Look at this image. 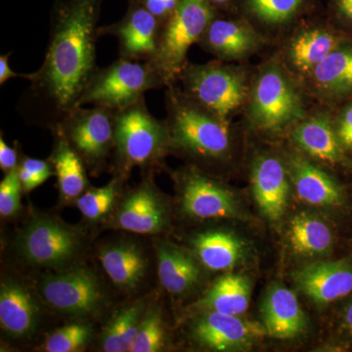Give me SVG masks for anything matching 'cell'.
Returning <instances> with one entry per match:
<instances>
[{"label":"cell","instance_id":"obj_20","mask_svg":"<svg viewBox=\"0 0 352 352\" xmlns=\"http://www.w3.org/2000/svg\"><path fill=\"white\" fill-rule=\"evenodd\" d=\"M265 333L261 324L214 311L201 315L192 327V335L199 344L217 351L250 346Z\"/></svg>","mask_w":352,"mask_h":352},{"label":"cell","instance_id":"obj_9","mask_svg":"<svg viewBox=\"0 0 352 352\" xmlns=\"http://www.w3.org/2000/svg\"><path fill=\"white\" fill-rule=\"evenodd\" d=\"M352 36L340 31L328 18L310 16L285 34L271 53L300 83L342 43Z\"/></svg>","mask_w":352,"mask_h":352},{"label":"cell","instance_id":"obj_8","mask_svg":"<svg viewBox=\"0 0 352 352\" xmlns=\"http://www.w3.org/2000/svg\"><path fill=\"white\" fill-rule=\"evenodd\" d=\"M164 87L163 80L151 65L120 57L106 68L97 69L78 101V107L91 104L119 111L145 96L146 92Z\"/></svg>","mask_w":352,"mask_h":352},{"label":"cell","instance_id":"obj_3","mask_svg":"<svg viewBox=\"0 0 352 352\" xmlns=\"http://www.w3.org/2000/svg\"><path fill=\"white\" fill-rule=\"evenodd\" d=\"M314 105L302 83L270 52L254 66L249 99L242 115L245 126L252 131L277 138L289 135Z\"/></svg>","mask_w":352,"mask_h":352},{"label":"cell","instance_id":"obj_40","mask_svg":"<svg viewBox=\"0 0 352 352\" xmlns=\"http://www.w3.org/2000/svg\"><path fill=\"white\" fill-rule=\"evenodd\" d=\"M21 160L17 147H10L4 140L3 134L0 136V168L4 173L17 170Z\"/></svg>","mask_w":352,"mask_h":352},{"label":"cell","instance_id":"obj_23","mask_svg":"<svg viewBox=\"0 0 352 352\" xmlns=\"http://www.w3.org/2000/svg\"><path fill=\"white\" fill-rule=\"evenodd\" d=\"M99 261L113 286L126 293L144 283L150 270L147 254L134 241H117L104 245L99 252Z\"/></svg>","mask_w":352,"mask_h":352},{"label":"cell","instance_id":"obj_36","mask_svg":"<svg viewBox=\"0 0 352 352\" xmlns=\"http://www.w3.org/2000/svg\"><path fill=\"white\" fill-rule=\"evenodd\" d=\"M23 187L18 170L6 173L0 182V215L3 219L15 217L21 210Z\"/></svg>","mask_w":352,"mask_h":352},{"label":"cell","instance_id":"obj_22","mask_svg":"<svg viewBox=\"0 0 352 352\" xmlns=\"http://www.w3.org/2000/svg\"><path fill=\"white\" fill-rule=\"evenodd\" d=\"M294 281L312 302L329 305L351 293L352 264L344 261L309 264L294 273Z\"/></svg>","mask_w":352,"mask_h":352},{"label":"cell","instance_id":"obj_33","mask_svg":"<svg viewBox=\"0 0 352 352\" xmlns=\"http://www.w3.org/2000/svg\"><path fill=\"white\" fill-rule=\"evenodd\" d=\"M166 344V329L159 308L149 305L131 352H157Z\"/></svg>","mask_w":352,"mask_h":352},{"label":"cell","instance_id":"obj_41","mask_svg":"<svg viewBox=\"0 0 352 352\" xmlns=\"http://www.w3.org/2000/svg\"><path fill=\"white\" fill-rule=\"evenodd\" d=\"M11 55H12V52H9L0 56V85H3L7 80L15 78H25V80H28L30 82L32 73L20 74L11 69L10 66H9V57Z\"/></svg>","mask_w":352,"mask_h":352},{"label":"cell","instance_id":"obj_39","mask_svg":"<svg viewBox=\"0 0 352 352\" xmlns=\"http://www.w3.org/2000/svg\"><path fill=\"white\" fill-rule=\"evenodd\" d=\"M149 11L157 19L164 23L175 12L182 0H129Z\"/></svg>","mask_w":352,"mask_h":352},{"label":"cell","instance_id":"obj_1","mask_svg":"<svg viewBox=\"0 0 352 352\" xmlns=\"http://www.w3.org/2000/svg\"><path fill=\"white\" fill-rule=\"evenodd\" d=\"M103 0H58L51 11L50 41L17 111L27 124L52 131L78 108L95 72Z\"/></svg>","mask_w":352,"mask_h":352},{"label":"cell","instance_id":"obj_35","mask_svg":"<svg viewBox=\"0 0 352 352\" xmlns=\"http://www.w3.org/2000/svg\"><path fill=\"white\" fill-rule=\"evenodd\" d=\"M23 191L29 193L43 184L48 178L55 175L54 168L50 160L23 157L17 168Z\"/></svg>","mask_w":352,"mask_h":352},{"label":"cell","instance_id":"obj_15","mask_svg":"<svg viewBox=\"0 0 352 352\" xmlns=\"http://www.w3.org/2000/svg\"><path fill=\"white\" fill-rule=\"evenodd\" d=\"M317 2L318 0H235L232 10L234 15L249 22L272 48L298 23L314 15Z\"/></svg>","mask_w":352,"mask_h":352},{"label":"cell","instance_id":"obj_24","mask_svg":"<svg viewBox=\"0 0 352 352\" xmlns=\"http://www.w3.org/2000/svg\"><path fill=\"white\" fill-rule=\"evenodd\" d=\"M156 254L160 282L168 294L182 296L199 286L201 280V263L195 256L163 241L157 243Z\"/></svg>","mask_w":352,"mask_h":352},{"label":"cell","instance_id":"obj_11","mask_svg":"<svg viewBox=\"0 0 352 352\" xmlns=\"http://www.w3.org/2000/svg\"><path fill=\"white\" fill-rule=\"evenodd\" d=\"M170 221L168 201L155 184L154 173H150L143 175L138 186L120 196L105 223L115 230L156 235L164 232Z\"/></svg>","mask_w":352,"mask_h":352},{"label":"cell","instance_id":"obj_16","mask_svg":"<svg viewBox=\"0 0 352 352\" xmlns=\"http://www.w3.org/2000/svg\"><path fill=\"white\" fill-rule=\"evenodd\" d=\"M314 105L335 110L352 99V38L332 51L302 82Z\"/></svg>","mask_w":352,"mask_h":352},{"label":"cell","instance_id":"obj_29","mask_svg":"<svg viewBox=\"0 0 352 352\" xmlns=\"http://www.w3.org/2000/svg\"><path fill=\"white\" fill-rule=\"evenodd\" d=\"M251 289L248 278L238 274L224 275L212 284L201 303L208 311L240 316L249 307Z\"/></svg>","mask_w":352,"mask_h":352},{"label":"cell","instance_id":"obj_28","mask_svg":"<svg viewBox=\"0 0 352 352\" xmlns=\"http://www.w3.org/2000/svg\"><path fill=\"white\" fill-rule=\"evenodd\" d=\"M54 135V145L50 157L57 177L60 201L63 205H71L89 188L87 170L75 150L66 139L58 133Z\"/></svg>","mask_w":352,"mask_h":352},{"label":"cell","instance_id":"obj_4","mask_svg":"<svg viewBox=\"0 0 352 352\" xmlns=\"http://www.w3.org/2000/svg\"><path fill=\"white\" fill-rule=\"evenodd\" d=\"M170 154V133L166 120L155 118L145 96L129 107L116 111L115 147L111 168L113 175L126 180L134 168L143 175L164 166Z\"/></svg>","mask_w":352,"mask_h":352},{"label":"cell","instance_id":"obj_19","mask_svg":"<svg viewBox=\"0 0 352 352\" xmlns=\"http://www.w3.org/2000/svg\"><path fill=\"white\" fill-rule=\"evenodd\" d=\"M251 182L261 212L272 221L281 219L288 206L292 184L283 156L268 151L256 153L252 157Z\"/></svg>","mask_w":352,"mask_h":352},{"label":"cell","instance_id":"obj_43","mask_svg":"<svg viewBox=\"0 0 352 352\" xmlns=\"http://www.w3.org/2000/svg\"><path fill=\"white\" fill-rule=\"evenodd\" d=\"M208 2L217 13L223 15L232 10L235 0H208Z\"/></svg>","mask_w":352,"mask_h":352},{"label":"cell","instance_id":"obj_42","mask_svg":"<svg viewBox=\"0 0 352 352\" xmlns=\"http://www.w3.org/2000/svg\"><path fill=\"white\" fill-rule=\"evenodd\" d=\"M342 327L344 332L352 338V300L351 302L347 303L344 307V314L342 317Z\"/></svg>","mask_w":352,"mask_h":352},{"label":"cell","instance_id":"obj_31","mask_svg":"<svg viewBox=\"0 0 352 352\" xmlns=\"http://www.w3.org/2000/svg\"><path fill=\"white\" fill-rule=\"evenodd\" d=\"M289 242L296 254L302 256H323L333 245V233L323 220L308 214H296L291 220Z\"/></svg>","mask_w":352,"mask_h":352},{"label":"cell","instance_id":"obj_37","mask_svg":"<svg viewBox=\"0 0 352 352\" xmlns=\"http://www.w3.org/2000/svg\"><path fill=\"white\" fill-rule=\"evenodd\" d=\"M333 120L344 152L352 153V99L333 110Z\"/></svg>","mask_w":352,"mask_h":352},{"label":"cell","instance_id":"obj_10","mask_svg":"<svg viewBox=\"0 0 352 352\" xmlns=\"http://www.w3.org/2000/svg\"><path fill=\"white\" fill-rule=\"evenodd\" d=\"M115 113L99 106L78 107L51 131L58 132L66 139L91 175H100L113 157Z\"/></svg>","mask_w":352,"mask_h":352},{"label":"cell","instance_id":"obj_18","mask_svg":"<svg viewBox=\"0 0 352 352\" xmlns=\"http://www.w3.org/2000/svg\"><path fill=\"white\" fill-rule=\"evenodd\" d=\"M289 138L298 152L315 163L335 166L346 160L331 109L314 105L307 117L289 131Z\"/></svg>","mask_w":352,"mask_h":352},{"label":"cell","instance_id":"obj_27","mask_svg":"<svg viewBox=\"0 0 352 352\" xmlns=\"http://www.w3.org/2000/svg\"><path fill=\"white\" fill-rule=\"evenodd\" d=\"M191 247L199 263L212 271L232 270L245 254V245L240 238L221 229L196 234L191 239Z\"/></svg>","mask_w":352,"mask_h":352},{"label":"cell","instance_id":"obj_21","mask_svg":"<svg viewBox=\"0 0 352 352\" xmlns=\"http://www.w3.org/2000/svg\"><path fill=\"white\" fill-rule=\"evenodd\" d=\"M283 157L292 184L303 201L320 207L342 203L339 183L318 164L298 151L284 152Z\"/></svg>","mask_w":352,"mask_h":352},{"label":"cell","instance_id":"obj_13","mask_svg":"<svg viewBox=\"0 0 352 352\" xmlns=\"http://www.w3.org/2000/svg\"><path fill=\"white\" fill-rule=\"evenodd\" d=\"M39 292L51 307L74 316L94 314L105 298L98 277L94 271L82 266L47 275L41 280Z\"/></svg>","mask_w":352,"mask_h":352},{"label":"cell","instance_id":"obj_26","mask_svg":"<svg viewBox=\"0 0 352 352\" xmlns=\"http://www.w3.org/2000/svg\"><path fill=\"white\" fill-rule=\"evenodd\" d=\"M261 311L266 333L275 339H294L307 328V317L296 294L280 285L266 294Z\"/></svg>","mask_w":352,"mask_h":352},{"label":"cell","instance_id":"obj_2","mask_svg":"<svg viewBox=\"0 0 352 352\" xmlns=\"http://www.w3.org/2000/svg\"><path fill=\"white\" fill-rule=\"evenodd\" d=\"M164 104L170 153L189 160L191 166L208 173L210 168L231 161L235 149L232 122L201 107L178 83L166 87Z\"/></svg>","mask_w":352,"mask_h":352},{"label":"cell","instance_id":"obj_6","mask_svg":"<svg viewBox=\"0 0 352 352\" xmlns=\"http://www.w3.org/2000/svg\"><path fill=\"white\" fill-rule=\"evenodd\" d=\"M217 15L219 13L208 0H182L175 12L164 21L157 38L156 53L149 62L164 87L178 82L189 64L190 48L198 44Z\"/></svg>","mask_w":352,"mask_h":352},{"label":"cell","instance_id":"obj_25","mask_svg":"<svg viewBox=\"0 0 352 352\" xmlns=\"http://www.w3.org/2000/svg\"><path fill=\"white\" fill-rule=\"evenodd\" d=\"M38 303L27 287L15 280H6L0 288V325L15 339L29 337L38 325Z\"/></svg>","mask_w":352,"mask_h":352},{"label":"cell","instance_id":"obj_32","mask_svg":"<svg viewBox=\"0 0 352 352\" xmlns=\"http://www.w3.org/2000/svg\"><path fill=\"white\" fill-rule=\"evenodd\" d=\"M126 180L120 176L113 175L103 187L95 188L89 187L78 200L76 208L80 210L83 219L90 223L105 221L112 214L113 208L122 196V185Z\"/></svg>","mask_w":352,"mask_h":352},{"label":"cell","instance_id":"obj_12","mask_svg":"<svg viewBox=\"0 0 352 352\" xmlns=\"http://www.w3.org/2000/svg\"><path fill=\"white\" fill-rule=\"evenodd\" d=\"M183 214L194 219H237L239 205L230 189L196 166L173 173Z\"/></svg>","mask_w":352,"mask_h":352},{"label":"cell","instance_id":"obj_5","mask_svg":"<svg viewBox=\"0 0 352 352\" xmlns=\"http://www.w3.org/2000/svg\"><path fill=\"white\" fill-rule=\"evenodd\" d=\"M254 66L214 59L187 65L178 82L183 92L201 107L232 122L244 112Z\"/></svg>","mask_w":352,"mask_h":352},{"label":"cell","instance_id":"obj_30","mask_svg":"<svg viewBox=\"0 0 352 352\" xmlns=\"http://www.w3.org/2000/svg\"><path fill=\"white\" fill-rule=\"evenodd\" d=\"M148 305L146 298L120 308L101 333V347L106 352L131 351Z\"/></svg>","mask_w":352,"mask_h":352},{"label":"cell","instance_id":"obj_38","mask_svg":"<svg viewBox=\"0 0 352 352\" xmlns=\"http://www.w3.org/2000/svg\"><path fill=\"white\" fill-rule=\"evenodd\" d=\"M328 19L340 31L352 36V0H329Z\"/></svg>","mask_w":352,"mask_h":352},{"label":"cell","instance_id":"obj_14","mask_svg":"<svg viewBox=\"0 0 352 352\" xmlns=\"http://www.w3.org/2000/svg\"><path fill=\"white\" fill-rule=\"evenodd\" d=\"M214 59L232 63H248L270 44L249 22L238 16L219 14L208 25L198 43Z\"/></svg>","mask_w":352,"mask_h":352},{"label":"cell","instance_id":"obj_7","mask_svg":"<svg viewBox=\"0 0 352 352\" xmlns=\"http://www.w3.org/2000/svg\"><path fill=\"white\" fill-rule=\"evenodd\" d=\"M17 250L25 263L36 267L65 270L74 267L85 249L82 229L59 217L36 214L18 236Z\"/></svg>","mask_w":352,"mask_h":352},{"label":"cell","instance_id":"obj_34","mask_svg":"<svg viewBox=\"0 0 352 352\" xmlns=\"http://www.w3.org/2000/svg\"><path fill=\"white\" fill-rule=\"evenodd\" d=\"M94 336L89 324L72 323L57 329L44 342L43 351L47 352H75L87 346Z\"/></svg>","mask_w":352,"mask_h":352},{"label":"cell","instance_id":"obj_17","mask_svg":"<svg viewBox=\"0 0 352 352\" xmlns=\"http://www.w3.org/2000/svg\"><path fill=\"white\" fill-rule=\"evenodd\" d=\"M162 25L156 16L129 1L126 15L112 25L99 27V36L117 39L120 58L149 63L156 53Z\"/></svg>","mask_w":352,"mask_h":352}]
</instances>
